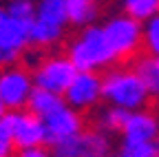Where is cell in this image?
<instances>
[{
	"mask_svg": "<svg viewBox=\"0 0 159 157\" xmlns=\"http://www.w3.org/2000/svg\"><path fill=\"white\" fill-rule=\"evenodd\" d=\"M104 35L108 40V47L115 55V64L122 69H133L144 55V38L142 27L133 18L122 16L113 18L104 27Z\"/></svg>",
	"mask_w": 159,
	"mask_h": 157,
	"instance_id": "obj_1",
	"label": "cell"
},
{
	"mask_svg": "<svg viewBox=\"0 0 159 157\" xmlns=\"http://www.w3.org/2000/svg\"><path fill=\"white\" fill-rule=\"evenodd\" d=\"M102 95L113 106L124 111L144 109L150 97L142 77L130 69H117L106 77H102Z\"/></svg>",
	"mask_w": 159,
	"mask_h": 157,
	"instance_id": "obj_2",
	"label": "cell"
},
{
	"mask_svg": "<svg viewBox=\"0 0 159 157\" xmlns=\"http://www.w3.org/2000/svg\"><path fill=\"white\" fill-rule=\"evenodd\" d=\"M66 55L80 73H91L99 67L115 62V55L108 47L104 29L99 27H89L75 42H71Z\"/></svg>",
	"mask_w": 159,
	"mask_h": 157,
	"instance_id": "obj_3",
	"label": "cell"
},
{
	"mask_svg": "<svg viewBox=\"0 0 159 157\" xmlns=\"http://www.w3.org/2000/svg\"><path fill=\"white\" fill-rule=\"evenodd\" d=\"M75 75H77V69L69 60V55L66 53H55V55H49L33 71V82H35L38 89H44V91H51V93L60 95V93H66V89L75 80Z\"/></svg>",
	"mask_w": 159,
	"mask_h": 157,
	"instance_id": "obj_4",
	"label": "cell"
},
{
	"mask_svg": "<svg viewBox=\"0 0 159 157\" xmlns=\"http://www.w3.org/2000/svg\"><path fill=\"white\" fill-rule=\"evenodd\" d=\"M33 22H20L13 18H5L0 25V69H11L20 62V55L27 49L29 33Z\"/></svg>",
	"mask_w": 159,
	"mask_h": 157,
	"instance_id": "obj_5",
	"label": "cell"
},
{
	"mask_svg": "<svg viewBox=\"0 0 159 157\" xmlns=\"http://www.w3.org/2000/svg\"><path fill=\"white\" fill-rule=\"evenodd\" d=\"M31 84H33L31 71H27L20 64L0 71V100H2L5 109L18 111V109L27 106L29 95L33 91Z\"/></svg>",
	"mask_w": 159,
	"mask_h": 157,
	"instance_id": "obj_6",
	"label": "cell"
},
{
	"mask_svg": "<svg viewBox=\"0 0 159 157\" xmlns=\"http://www.w3.org/2000/svg\"><path fill=\"white\" fill-rule=\"evenodd\" d=\"M108 140L102 131H82L75 137L60 142L53 146V157H106Z\"/></svg>",
	"mask_w": 159,
	"mask_h": 157,
	"instance_id": "obj_7",
	"label": "cell"
},
{
	"mask_svg": "<svg viewBox=\"0 0 159 157\" xmlns=\"http://www.w3.org/2000/svg\"><path fill=\"white\" fill-rule=\"evenodd\" d=\"M84 131V120L77 111L64 106L55 111L53 115L44 117V144H60L69 140V137H75Z\"/></svg>",
	"mask_w": 159,
	"mask_h": 157,
	"instance_id": "obj_8",
	"label": "cell"
},
{
	"mask_svg": "<svg viewBox=\"0 0 159 157\" xmlns=\"http://www.w3.org/2000/svg\"><path fill=\"white\" fill-rule=\"evenodd\" d=\"M159 106L146 104L144 111L133 113L124 126V142L128 144H144V142H155L159 133V122H157Z\"/></svg>",
	"mask_w": 159,
	"mask_h": 157,
	"instance_id": "obj_9",
	"label": "cell"
},
{
	"mask_svg": "<svg viewBox=\"0 0 159 157\" xmlns=\"http://www.w3.org/2000/svg\"><path fill=\"white\" fill-rule=\"evenodd\" d=\"M66 102L73 109H89L102 97V77L91 73H77L66 89Z\"/></svg>",
	"mask_w": 159,
	"mask_h": 157,
	"instance_id": "obj_10",
	"label": "cell"
},
{
	"mask_svg": "<svg viewBox=\"0 0 159 157\" xmlns=\"http://www.w3.org/2000/svg\"><path fill=\"white\" fill-rule=\"evenodd\" d=\"M42 142H44V122L40 117L31 115L29 111L18 113L11 144L20 150H27V148H38Z\"/></svg>",
	"mask_w": 159,
	"mask_h": 157,
	"instance_id": "obj_11",
	"label": "cell"
},
{
	"mask_svg": "<svg viewBox=\"0 0 159 157\" xmlns=\"http://www.w3.org/2000/svg\"><path fill=\"white\" fill-rule=\"evenodd\" d=\"M64 100L60 95L51 93V91H44V89H33L31 95H29V102H27V111L35 117H49L53 115L55 111L64 109Z\"/></svg>",
	"mask_w": 159,
	"mask_h": 157,
	"instance_id": "obj_12",
	"label": "cell"
},
{
	"mask_svg": "<svg viewBox=\"0 0 159 157\" xmlns=\"http://www.w3.org/2000/svg\"><path fill=\"white\" fill-rule=\"evenodd\" d=\"M35 22L62 31L66 22V0H40L35 11Z\"/></svg>",
	"mask_w": 159,
	"mask_h": 157,
	"instance_id": "obj_13",
	"label": "cell"
},
{
	"mask_svg": "<svg viewBox=\"0 0 159 157\" xmlns=\"http://www.w3.org/2000/svg\"><path fill=\"white\" fill-rule=\"evenodd\" d=\"M97 16V0H66V20L71 25H86Z\"/></svg>",
	"mask_w": 159,
	"mask_h": 157,
	"instance_id": "obj_14",
	"label": "cell"
},
{
	"mask_svg": "<svg viewBox=\"0 0 159 157\" xmlns=\"http://www.w3.org/2000/svg\"><path fill=\"white\" fill-rule=\"evenodd\" d=\"M124 11L135 22L150 20L159 13V0H124Z\"/></svg>",
	"mask_w": 159,
	"mask_h": 157,
	"instance_id": "obj_15",
	"label": "cell"
},
{
	"mask_svg": "<svg viewBox=\"0 0 159 157\" xmlns=\"http://www.w3.org/2000/svg\"><path fill=\"white\" fill-rule=\"evenodd\" d=\"M128 117H130L128 111L113 106V109H106L102 115H99V122H97V124H99V128H102V131L124 133V126H126V122H128Z\"/></svg>",
	"mask_w": 159,
	"mask_h": 157,
	"instance_id": "obj_16",
	"label": "cell"
},
{
	"mask_svg": "<svg viewBox=\"0 0 159 157\" xmlns=\"http://www.w3.org/2000/svg\"><path fill=\"white\" fill-rule=\"evenodd\" d=\"M142 38H144V55L159 58V13L150 18L148 25L142 29Z\"/></svg>",
	"mask_w": 159,
	"mask_h": 157,
	"instance_id": "obj_17",
	"label": "cell"
},
{
	"mask_svg": "<svg viewBox=\"0 0 159 157\" xmlns=\"http://www.w3.org/2000/svg\"><path fill=\"white\" fill-rule=\"evenodd\" d=\"M117 157H159V142H144V144L124 142Z\"/></svg>",
	"mask_w": 159,
	"mask_h": 157,
	"instance_id": "obj_18",
	"label": "cell"
},
{
	"mask_svg": "<svg viewBox=\"0 0 159 157\" xmlns=\"http://www.w3.org/2000/svg\"><path fill=\"white\" fill-rule=\"evenodd\" d=\"M7 16L20 22H33L35 20V5L31 0H11L7 7Z\"/></svg>",
	"mask_w": 159,
	"mask_h": 157,
	"instance_id": "obj_19",
	"label": "cell"
},
{
	"mask_svg": "<svg viewBox=\"0 0 159 157\" xmlns=\"http://www.w3.org/2000/svg\"><path fill=\"white\" fill-rule=\"evenodd\" d=\"M16 122H18V113H16V111L5 113V117L0 120V140H5V142H11V140H13Z\"/></svg>",
	"mask_w": 159,
	"mask_h": 157,
	"instance_id": "obj_20",
	"label": "cell"
},
{
	"mask_svg": "<svg viewBox=\"0 0 159 157\" xmlns=\"http://www.w3.org/2000/svg\"><path fill=\"white\" fill-rule=\"evenodd\" d=\"M18 157H49V153L42 148V146H38V148H27V150H20Z\"/></svg>",
	"mask_w": 159,
	"mask_h": 157,
	"instance_id": "obj_21",
	"label": "cell"
},
{
	"mask_svg": "<svg viewBox=\"0 0 159 157\" xmlns=\"http://www.w3.org/2000/svg\"><path fill=\"white\" fill-rule=\"evenodd\" d=\"M0 157H13V144L0 140Z\"/></svg>",
	"mask_w": 159,
	"mask_h": 157,
	"instance_id": "obj_22",
	"label": "cell"
},
{
	"mask_svg": "<svg viewBox=\"0 0 159 157\" xmlns=\"http://www.w3.org/2000/svg\"><path fill=\"white\" fill-rule=\"evenodd\" d=\"M5 113H7V109H5V104H2V100H0V120L5 117Z\"/></svg>",
	"mask_w": 159,
	"mask_h": 157,
	"instance_id": "obj_23",
	"label": "cell"
},
{
	"mask_svg": "<svg viewBox=\"0 0 159 157\" xmlns=\"http://www.w3.org/2000/svg\"><path fill=\"white\" fill-rule=\"evenodd\" d=\"M5 18H7V11H2V9H0V25L5 22Z\"/></svg>",
	"mask_w": 159,
	"mask_h": 157,
	"instance_id": "obj_24",
	"label": "cell"
},
{
	"mask_svg": "<svg viewBox=\"0 0 159 157\" xmlns=\"http://www.w3.org/2000/svg\"><path fill=\"white\" fill-rule=\"evenodd\" d=\"M157 120H159V113H157Z\"/></svg>",
	"mask_w": 159,
	"mask_h": 157,
	"instance_id": "obj_25",
	"label": "cell"
}]
</instances>
